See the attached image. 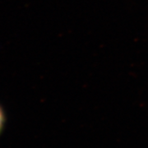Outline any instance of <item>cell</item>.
Instances as JSON below:
<instances>
[{
  "mask_svg": "<svg viewBox=\"0 0 148 148\" xmlns=\"http://www.w3.org/2000/svg\"><path fill=\"white\" fill-rule=\"evenodd\" d=\"M6 124V114L4 110L0 106V135L3 133Z\"/></svg>",
  "mask_w": 148,
  "mask_h": 148,
  "instance_id": "1",
  "label": "cell"
}]
</instances>
